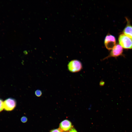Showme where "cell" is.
<instances>
[{
    "instance_id": "cell-5",
    "label": "cell",
    "mask_w": 132,
    "mask_h": 132,
    "mask_svg": "<svg viewBox=\"0 0 132 132\" xmlns=\"http://www.w3.org/2000/svg\"><path fill=\"white\" fill-rule=\"evenodd\" d=\"M3 104L4 109L5 110L11 111L13 110L16 107V102L14 99L9 98L4 101Z\"/></svg>"
},
{
    "instance_id": "cell-6",
    "label": "cell",
    "mask_w": 132,
    "mask_h": 132,
    "mask_svg": "<svg viewBox=\"0 0 132 132\" xmlns=\"http://www.w3.org/2000/svg\"><path fill=\"white\" fill-rule=\"evenodd\" d=\"M126 19L127 24L123 31V33L132 40V26L129 19L127 18Z\"/></svg>"
},
{
    "instance_id": "cell-2",
    "label": "cell",
    "mask_w": 132,
    "mask_h": 132,
    "mask_svg": "<svg viewBox=\"0 0 132 132\" xmlns=\"http://www.w3.org/2000/svg\"><path fill=\"white\" fill-rule=\"evenodd\" d=\"M82 65L81 62L77 59L71 61L67 65L68 70L72 73H75L79 72L82 69Z\"/></svg>"
},
{
    "instance_id": "cell-3",
    "label": "cell",
    "mask_w": 132,
    "mask_h": 132,
    "mask_svg": "<svg viewBox=\"0 0 132 132\" xmlns=\"http://www.w3.org/2000/svg\"><path fill=\"white\" fill-rule=\"evenodd\" d=\"M104 43L107 49L109 50H112L116 45V38L113 35L108 34L105 38Z\"/></svg>"
},
{
    "instance_id": "cell-4",
    "label": "cell",
    "mask_w": 132,
    "mask_h": 132,
    "mask_svg": "<svg viewBox=\"0 0 132 132\" xmlns=\"http://www.w3.org/2000/svg\"><path fill=\"white\" fill-rule=\"evenodd\" d=\"M123 52V48L119 44H117L111 50L109 55L103 58L102 60L111 57L116 58L122 55Z\"/></svg>"
},
{
    "instance_id": "cell-10",
    "label": "cell",
    "mask_w": 132,
    "mask_h": 132,
    "mask_svg": "<svg viewBox=\"0 0 132 132\" xmlns=\"http://www.w3.org/2000/svg\"><path fill=\"white\" fill-rule=\"evenodd\" d=\"M50 132H63V131L59 128L53 129L50 131Z\"/></svg>"
},
{
    "instance_id": "cell-9",
    "label": "cell",
    "mask_w": 132,
    "mask_h": 132,
    "mask_svg": "<svg viewBox=\"0 0 132 132\" xmlns=\"http://www.w3.org/2000/svg\"><path fill=\"white\" fill-rule=\"evenodd\" d=\"M4 109L3 102L2 100L0 99V112L2 111Z\"/></svg>"
},
{
    "instance_id": "cell-8",
    "label": "cell",
    "mask_w": 132,
    "mask_h": 132,
    "mask_svg": "<svg viewBox=\"0 0 132 132\" xmlns=\"http://www.w3.org/2000/svg\"><path fill=\"white\" fill-rule=\"evenodd\" d=\"M35 94L36 96L38 97H40L42 95V92L41 90L37 89L35 91Z\"/></svg>"
},
{
    "instance_id": "cell-7",
    "label": "cell",
    "mask_w": 132,
    "mask_h": 132,
    "mask_svg": "<svg viewBox=\"0 0 132 132\" xmlns=\"http://www.w3.org/2000/svg\"><path fill=\"white\" fill-rule=\"evenodd\" d=\"M59 127V128L62 131H67L71 129L72 124L69 120H65L60 123Z\"/></svg>"
},
{
    "instance_id": "cell-1",
    "label": "cell",
    "mask_w": 132,
    "mask_h": 132,
    "mask_svg": "<svg viewBox=\"0 0 132 132\" xmlns=\"http://www.w3.org/2000/svg\"><path fill=\"white\" fill-rule=\"evenodd\" d=\"M118 41L119 44L123 48L132 49V40L123 33L119 35Z\"/></svg>"
},
{
    "instance_id": "cell-11",
    "label": "cell",
    "mask_w": 132,
    "mask_h": 132,
    "mask_svg": "<svg viewBox=\"0 0 132 132\" xmlns=\"http://www.w3.org/2000/svg\"><path fill=\"white\" fill-rule=\"evenodd\" d=\"M27 120V118L25 116H23L21 119V121L23 123L26 122Z\"/></svg>"
},
{
    "instance_id": "cell-12",
    "label": "cell",
    "mask_w": 132,
    "mask_h": 132,
    "mask_svg": "<svg viewBox=\"0 0 132 132\" xmlns=\"http://www.w3.org/2000/svg\"><path fill=\"white\" fill-rule=\"evenodd\" d=\"M69 132H78L74 128H72L69 131Z\"/></svg>"
}]
</instances>
